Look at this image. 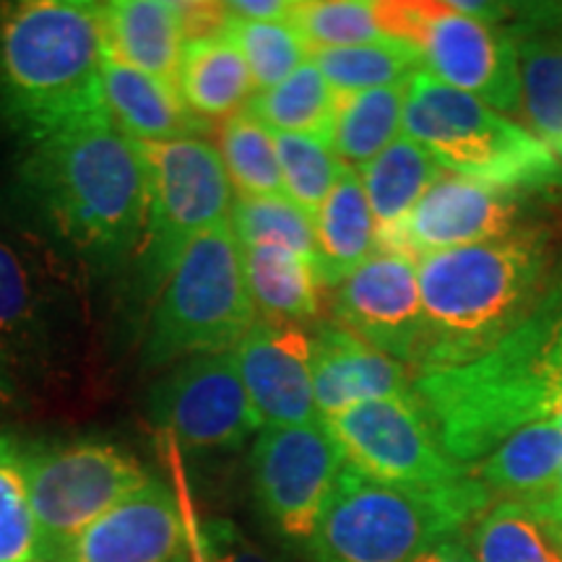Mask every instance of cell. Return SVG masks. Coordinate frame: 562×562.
I'll use <instances>...</instances> for the list:
<instances>
[{
  "label": "cell",
  "mask_w": 562,
  "mask_h": 562,
  "mask_svg": "<svg viewBox=\"0 0 562 562\" xmlns=\"http://www.w3.org/2000/svg\"><path fill=\"white\" fill-rule=\"evenodd\" d=\"M195 562H273L227 518H209L191 539Z\"/></svg>",
  "instance_id": "cell-38"
},
{
  "label": "cell",
  "mask_w": 562,
  "mask_h": 562,
  "mask_svg": "<svg viewBox=\"0 0 562 562\" xmlns=\"http://www.w3.org/2000/svg\"><path fill=\"white\" fill-rule=\"evenodd\" d=\"M172 562H195V554H193V544H191V547H188V550H186V552H180V554H178V558H175Z\"/></svg>",
  "instance_id": "cell-43"
},
{
  "label": "cell",
  "mask_w": 562,
  "mask_h": 562,
  "mask_svg": "<svg viewBox=\"0 0 562 562\" xmlns=\"http://www.w3.org/2000/svg\"><path fill=\"white\" fill-rule=\"evenodd\" d=\"M412 562H476V558L467 539L451 537V539H442V542L430 547V550H425L417 560Z\"/></svg>",
  "instance_id": "cell-40"
},
{
  "label": "cell",
  "mask_w": 562,
  "mask_h": 562,
  "mask_svg": "<svg viewBox=\"0 0 562 562\" xmlns=\"http://www.w3.org/2000/svg\"><path fill=\"white\" fill-rule=\"evenodd\" d=\"M311 60L336 94L406 87L422 70L417 47L393 37L339 50H318L311 53Z\"/></svg>",
  "instance_id": "cell-31"
},
{
  "label": "cell",
  "mask_w": 562,
  "mask_h": 562,
  "mask_svg": "<svg viewBox=\"0 0 562 562\" xmlns=\"http://www.w3.org/2000/svg\"><path fill=\"white\" fill-rule=\"evenodd\" d=\"M542 229L419 258L422 347L417 375L461 368L495 347L550 286Z\"/></svg>",
  "instance_id": "cell-4"
},
{
  "label": "cell",
  "mask_w": 562,
  "mask_h": 562,
  "mask_svg": "<svg viewBox=\"0 0 562 562\" xmlns=\"http://www.w3.org/2000/svg\"><path fill=\"white\" fill-rule=\"evenodd\" d=\"M409 368L339 323H321L313 331V396L318 417L370 402H417Z\"/></svg>",
  "instance_id": "cell-19"
},
{
  "label": "cell",
  "mask_w": 562,
  "mask_h": 562,
  "mask_svg": "<svg viewBox=\"0 0 562 562\" xmlns=\"http://www.w3.org/2000/svg\"><path fill=\"white\" fill-rule=\"evenodd\" d=\"M336 91L328 87L313 60L300 66L277 87L256 91L248 110L271 133L311 136L331 149Z\"/></svg>",
  "instance_id": "cell-30"
},
{
  "label": "cell",
  "mask_w": 562,
  "mask_h": 562,
  "mask_svg": "<svg viewBox=\"0 0 562 562\" xmlns=\"http://www.w3.org/2000/svg\"><path fill=\"white\" fill-rule=\"evenodd\" d=\"M542 505H547V510H550L552 516L558 518V521H560V526H562V472H560L558 487H554L552 497H550V501H547V503H542Z\"/></svg>",
  "instance_id": "cell-42"
},
{
  "label": "cell",
  "mask_w": 562,
  "mask_h": 562,
  "mask_svg": "<svg viewBox=\"0 0 562 562\" xmlns=\"http://www.w3.org/2000/svg\"><path fill=\"white\" fill-rule=\"evenodd\" d=\"M562 472V430L552 419L533 422L484 456L480 480L505 501L547 503Z\"/></svg>",
  "instance_id": "cell-25"
},
{
  "label": "cell",
  "mask_w": 562,
  "mask_h": 562,
  "mask_svg": "<svg viewBox=\"0 0 562 562\" xmlns=\"http://www.w3.org/2000/svg\"><path fill=\"white\" fill-rule=\"evenodd\" d=\"M151 476L128 451L108 440H76L26 451V484L45 562Z\"/></svg>",
  "instance_id": "cell-11"
},
{
  "label": "cell",
  "mask_w": 562,
  "mask_h": 562,
  "mask_svg": "<svg viewBox=\"0 0 562 562\" xmlns=\"http://www.w3.org/2000/svg\"><path fill=\"white\" fill-rule=\"evenodd\" d=\"M175 89L191 115L203 123H224L235 112L248 108L256 94L240 50L224 32L186 42Z\"/></svg>",
  "instance_id": "cell-23"
},
{
  "label": "cell",
  "mask_w": 562,
  "mask_h": 562,
  "mask_svg": "<svg viewBox=\"0 0 562 562\" xmlns=\"http://www.w3.org/2000/svg\"><path fill=\"white\" fill-rule=\"evenodd\" d=\"M188 547L178 501L149 480L83 529L58 562H172Z\"/></svg>",
  "instance_id": "cell-18"
},
{
  "label": "cell",
  "mask_w": 562,
  "mask_h": 562,
  "mask_svg": "<svg viewBox=\"0 0 562 562\" xmlns=\"http://www.w3.org/2000/svg\"><path fill=\"white\" fill-rule=\"evenodd\" d=\"M524 24L508 32L518 53V115L524 128L562 161V5L513 11Z\"/></svg>",
  "instance_id": "cell-20"
},
{
  "label": "cell",
  "mask_w": 562,
  "mask_h": 562,
  "mask_svg": "<svg viewBox=\"0 0 562 562\" xmlns=\"http://www.w3.org/2000/svg\"><path fill=\"white\" fill-rule=\"evenodd\" d=\"M216 149H220L232 188H237L240 195L284 193L273 133L258 123L248 110L235 112L222 123Z\"/></svg>",
  "instance_id": "cell-32"
},
{
  "label": "cell",
  "mask_w": 562,
  "mask_h": 562,
  "mask_svg": "<svg viewBox=\"0 0 562 562\" xmlns=\"http://www.w3.org/2000/svg\"><path fill=\"white\" fill-rule=\"evenodd\" d=\"M406 87H385L336 94L331 151L360 170L398 138L404 123Z\"/></svg>",
  "instance_id": "cell-29"
},
{
  "label": "cell",
  "mask_w": 562,
  "mask_h": 562,
  "mask_svg": "<svg viewBox=\"0 0 562 562\" xmlns=\"http://www.w3.org/2000/svg\"><path fill=\"white\" fill-rule=\"evenodd\" d=\"M146 406L159 430L191 451H229L263 427L232 351L172 364L151 385Z\"/></svg>",
  "instance_id": "cell-14"
},
{
  "label": "cell",
  "mask_w": 562,
  "mask_h": 562,
  "mask_svg": "<svg viewBox=\"0 0 562 562\" xmlns=\"http://www.w3.org/2000/svg\"><path fill=\"white\" fill-rule=\"evenodd\" d=\"M229 222L203 232L175 263L154 300L140 368L161 370L201 355L232 351L256 326Z\"/></svg>",
  "instance_id": "cell-7"
},
{
  "label": "cell",
  "mask_w": 562,
  "mask_h": 562,
  "mask_svg": "<svg viewBox=\"0 0 562 562\" xmlns=\"http://www.w3.org/2000/svg\"><path fill=\"white\" fill-rule=\"evenodd\" d=\"M19 404V383L0 368V412L13 409Z\"/></svg>",
  "instance_id": "cell-41"
},
{
  "label": "cell",
  "mask_w": 562,
  "mask_h": 562,
  "mask_svg": "<svg viewBox=\"0 0 562 562\" xmlns=\"http://www.w3.org/2000/svg\"><path fill=\"white\" fill-rule=\"evenodd\" d=\"M490 501L472 474L435 487H404L344 467L307 552L311 562H412L480 521Z\"/></svg>",
  "instance_id": "cell-5"
},
{
  "label": "cell",
  "mask_w": 562,
  "mask_h": 562,
  "mask_svg": "<svg viewBox=\"0 0 562 562\" xmlns=\"http://www.w3.org/2000/svg\"><path fill=\"white\" fill-rule=\"evenodd\" d=\"M237 245H273L307 258L315 266L313 216L297 203L277 195H237L229 211Z\"/></svg>",
  "instance_id": "cell-33"
},
{
  "label": "cell",
  "mask_w": 562,
  "mask_h": 562,
  "mask_svg": "<svg viewBox=\"0 0 562 562\" xmlns=\"http://www.w3.org/2000/svg\"><path fill=\"white\" fill-rule=\"evenodd\" d=\"M364 195L378 224V240L406 222L422 195L438 182L446 170L430 154L406 136H398L383 154L357 170Z\"/></svg>",
  "instance_id": "cell-27"
},
{
  "label": "cell",
  "mask_w": 562,
  "mask_h": 562,
  "mask_svg": "<svg viewBox=\"0 0 562 562\" xmlns=\"http://www.w3.org/2000/svg\"><path fill=\"white\" fill-rule=\"evenodd\" d=\"M243 277L258 321L302 323L321 311V279L297 252L273 245H240Z\"/></svg>",
  "instance_id": "cell-26"
},
{
  "label": "cell",
  "mask_w": 562,
  "mask_h": 562,
  "mask_svg": "<svg viewBox=\"0 0 562 562\" xmlns=\"http://www.w3.org/2000/svg\"><path fill=\"white\" fill-rule=\"evenodd\" d=\"M349 469L381 484L435 487L469 476L442 451L419 402H370L321 417Z\"/></svg>",
  "instance_id": "cell-12"
},
{
  "label": "cell",
  "mask_w": 562,
  "mask_h": 562,
  "mask_svg": "<svg viewBox=\"0 0 562 562\" xmlns=\"http://www.w3.org/2000/svg\"><path fill=\"white\" fill-rule=\"evenodd\" d=\"M334 315L347 328L406 368L422 347V294L417 263L402 252L378 250L334 286Z\"/></svg>",
  "instance_id": "cell-16"
},
{
  "label": "cell",
  "mask_w": 562,
  "mask_h": 562,
  "mask_svg": "<svg viewBox=\"0 0 562 562\" xmlns=\"http://www.w3.org/2000/svg\"><path fill=\"white\" fill-rule=\"evenodd\" d=\"M222 5L227 16L240 21H284L294 11V3L290 0H232V3Z\"/></svg>",
  "instance_id": "cell-39"
},
{
  "label": "cell",
  "mask_w": 562,
  "mask_h": 562,
  "mask_svg": "<svg viewBox=\"0 0 562 562\" xmlns=\"http://www.w3.org/2000/svg\"><path fill=\"white\" fill-rule=\"evenodd\" d=\"M417 402L453 461L484 459L526 425L562 412V273L490 351L414 381Z\"/></svg>",
  "instance_id": "cell-2"
},
{
  "label": "cell",
  "mask_w": 562,
  "mask_h": 562,
  "mask_svg": "<svg viewBox=\"0 0 562 562\" xmlns=\"http://www.w3.org/2000/svg\"><path fill=\"white\" fill-rule=\"evenodd\" d=\"M518 199L521 195L513 191L446 172L422 195L402 227L378 240V250L402 252L419 263L432 252L501 240L521 229Z\"/></svg>",
  "instance_id": "cell-15"
},
{
  "label": "cell",
  "mask_w": 562,
  "mask_h": 562,
  "mask_svg": "<svg viewBox=\"0 0 562 562\" xmlns=\"http://www.w3.org/2000/svg\"><path fill=\"white\" fill-rule=\"evenodd\" d=\"M0 562H45L26 484V448L0 435Z\"/></svg>",
  "instance_id": "cell-35"
},
{
  "label": "cell",
  "mask_w": 562,
  "mask_h": 562,
  "mask_svg": "<svg viewBox=\"0 0 562 562\" xmlns=\"http://www.w3.org/2000/svg\"><path fill=\"white\" fill-rule=\"evenodd\" d=\"M108 50L136 70L172 83L188 42L186 3L112 0L100 3Z\"/></svg>",
  "instance_id": "cell-22"
},
{
  "label": "cell",
  "mask_w": 562,
  "mask_h": 562,
  "mask_svg": "<svg viewBox=\"0 0 562 562\" xmlns=\"http://www.w3.org/2000/svg\"><path fill=\"white\" fill-rule=\"evenodd\" d=\"M232 355L263 427L321 419L313 396V331L300 323L256 321Z\"/></svg>",
  "instance_id": "cell-17"
},
{
  "label": "cell",
  "mask_w": 562,
  "mask_h": 562,
  "mask_svg": "<svg viewBox=\"0 0 562 562\" xmlns=\"http://www.w3.org/2000/svg\"><path fill=\"white\" fill-rule=\"evenodd\" d=\"M100 3L19 0L0 5V123L21 149L108 121Z\"/></svg>",
  "instance_id": "cell-3"
},
{
  "label": "cell",
  "mask_w": 562,
  "mask_h": 562,
  "mask_svg": "<svg viewBox=\"0 0 562 562\" xmlns=\"http://www.w3.org/2000/svg\"><path fill=\"white\" fill-rule=\"evenodd\" d=\"M102 89L110 121L140 146L195 138L209 123L191 115L178 89L136 70L108 50L102 63Z\"/></svg>",
  "instance_id": "cell-21"
},
{
  "label": "cell",
  "mask_w": 562,
  "mask_h": 562,
  "mask_svg": "<svg viewBox=\"0 0 562 562\" xmlns=\"http://www.w3.org/2000/svg\"><path fill=\"white\" fill-rule=\"evenodd\" d=\"M383 30L417 47L422 70L497 112H518L521 79L510 34L451 3H381Z\"/></svg>",
  "instance_id": "cell-10"
},
{
  "label": "cell",
  "mask_w": 562,
  "mask_h": 562,
  "mask_svg": "<svg viewBox=\"0 0 562 562\" xmlns=\"http://www.w3.org/2000/svg\"><path fill=\"white\" fill-rule=\"evenodd\" d=\"M87 286L40 235L0 222V368L13 381L60 364L81 328Z\"/></svg>",
  "instance_id": "cell-8"
},
{
  "label": "cell",
  "mask_w": 562,
  "mask_h": 562,
  "mask_svg": "<svg viewBox=\"0 0 562 562\" xmlns=\"http://www.w3.org/2000/svg\"><path fill=\"white\" fill-rule=\"evenodd\" d=\"M149 161V214L131 263L133 292L157 300L175 263L195 237L229 222L232 182L209 138H178L144 146Z\"/></svg>",
  "instance_id": "cell-9"
},
{
  "label": "cell",
  "mask_w": 562,
  "mask_h": 562,
  "mask_svg": "<svg viewBox=\"0 0 562 562\" xmlns=\"http://www.w3.org/2000/svg\"><path fill=\"white\" fill-rule=\"evenodd\" d=\"M315 271L323 286H336L378 252V224L357 170L341 180L313 216Z\"/></svg>",
  "instance_id": "cell-24"
},
{
  "label": "cell",
  "mask_w": 562,
  "mask_h": 562,
  "mask_svg": "<svg viewBox=\"0 0 562 562\" xmlns=\"http://www.w3.org/2000/svg\"><path fill=\"white\" fill-rule=\"evenodd\" d=\"M19 224L87 281L128 271L149 214L144 146L97 121L21 149L11 175Z\"/></svg>",
  "instance_id": "cell-1"
},
{
  "label": "cell",
  "mask_w": 562,
  "mask_h": 562,
  "mask_svg": "<svg viewBox=\"0 0 562 562\" xmlns=\"http://www.w3.org/2000/svg\"><path fill=\"white\" fill-rule=\"evenodd\" d=\"M472 542L476 562H562V526L542 503H495Z\"/></svg>",
  "instance_id": "cell-28"
},
{
  "label": "cell",
  "mask_w": 562,
  "mask_h": 562,
  "mask_svg": "<svg viewBox=\"0 0 562 562\" xmlns=\"http://www.w3.org/2000/svg\"><path fill=\"white\" fill-rule=\"evenodd\" d=\"M402 133L448 175L503 188H562V161L524 125L419 70L406 83Z\"/></svg>",
  "instance_id": "cell-6"
},
{
  "label": "cell",
  "mask_w": 562,
  "mask_h": 562,
  "mask_svg": "<svg viewBox=\"0 0 562 562\" xmlns=\"http://www.w3.org/2000/svg\"><path fill=\"white\" fill-rule=\"evenodd\" d=\"M273 140H277L284 195L315 216V211L323 206L336 182L347 172V165L336 159V154L326 144L311 136L273 133Z\"/></svg>",
  "instance_id": "cell-37"
},
{
  "label": "cell",
  "mask_w": 562,
  "mask_h": 562,
  "mask_svg": "<svg viewBox=\"0 0 562 562\" xmlns=\"http://www.w3.org/2000/svg\"><path fill=\"white\" fill-rule=\"evenodd\" d=\"M222 32L240 50L256 91L277 87V83L290 79L294 70L311 60V53H307L305 42H302L290 19L240 21L227 16V24H224Z\"/></svg>",
  "instance_id": "cell-36"
},
{
  "label": "cell",
  "mask_w": 562,
  "mask_h": 562,
  "mask_svg": "<svg viewBox=\"0 0 562 562\" xmlns=\"http://www.w3.org/2000/svg\"><path fill=\"white\" fill-rule=\"evenodd\" d=\"M290 21L307 53L389 40L381 21V3L372 0H305L294 3Z\"/></svg>",
  "instance_id": "cell-34"
},
{
  "label": "cell",
  "mask_w": 562,
  "mask_h": 562,
  "mask_svg": "<svg viewBox=\"0 0 562 562\" xmlns=\"http://www.w3.org/2000/svg\"><path fill=\"white\" fill-rule=\"evenodd\" d=\"M344 467L347 461L321 419L266 425L252 442L256 501L281 537L292 542H311Z\"/></svg>",
  "instance_id": "cell-13"
}]
</instances>
